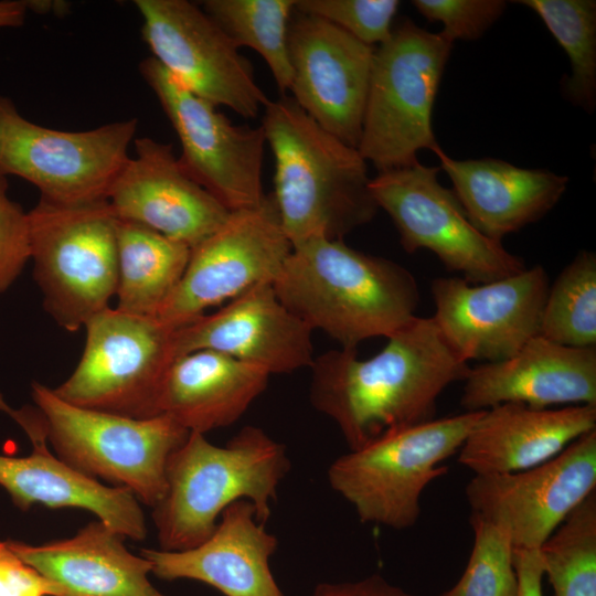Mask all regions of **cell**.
I'll use <instances>...</instances> for the list:
<instances>
[{
    "mask_svg": "<svg viewBox=\"0 0 596 596\" xmlns=\"http://www.w3.org/2000/svg\"><path fill=\"white\" fill-rule=\"evenodd\" d=\"M386 339L369 359L341 348L310 366L311 405L334 422L349 450L434 419L440 394L469 370L432 317L416 316Z\"/></svg>",
    "mask_w": 596,
    "mask_h": 596,
    "instance_id": "obj_1",
    "label": "cell"
},
{
    "mask_svg": "<svg viewBox=\"0 0 596 596\" xmlns=\"http://www.w3.org/2000/svg\"><path fill=\"white\" fill-rule=\"evenodd\" d=\"M281 304L342 349L389 338L416 317L419 290L402 265L348 246L311 238L296 246L273 283Z\"/></svg>",
    "mask_w": 596,
    "mask_h": 596,
    "instance_id": "obj_2",
    "label": "cell"
},
{
    "mask_svg": "<svg viewBox=\"0 0 596 596\" xmlns=\"http://www.w3.org/2000/svg\"><path fill=\"white\" fill-rule=\"evenodd\" d=\"M260 127L275 159L272 194L292 246L343 240L372 221L379 207L358 148L322 128L291 96L268 100Z\"/></svg>",
    "mask_w": 596,
    "mask_h": 596,
    "instance_id": "obj_3",
    "label": "cell"
},
{
    "mask_svg": "<svg viewBox=\"0 0 596 596\" xmlns=\"http://www.w3.org/2000/svg\"><path fill=\"white\" fill-rule=\"evenodd\" d=\"M290 469L286 447L256 426H245L224 446L191 432L167 464V489L152 508L159 549L182 551L205 541L222 512L249 501L266 523L278 487Z\"/></svg>",
    "mask_w": 596,
    "mask_h": 596,
    "instance_id": "obj_4",
    "label": "cell"
},
{
    "mask_svg": "<svg viewBox=\"0 0 596 596\" xmlns=\"http://www.w3.org/2000/svg\"><path fill=\"white\" fill-rule=\"evenodd\" d=\"M482 412L398 428L351 449L329 466V485L360 522L408 529L421 514L422 493L447 473L444 462L458 454Z\"/></svg>",
    "mask_w": 596,
    "mask_h": 596,
    "instance_id": "obj_5",
    "label": "cell"
},
{
    "mask_svg": "<svg viewBox=\"0 0 596 596\" xmlns=\"http://www.w3.org/2000/svg\"><path fill=\"white\" fill-rule=\"evenodd\" d=\"M31 396L58 458L151 508L162 499L169 457L190 432L166 415L139 419L75 406L39 382Z\"/></svg>",
    "mask_w": 596,
    "mask_h": 596,
    "instance_id": "obj_6",
    "label": "cell"
},
{
    "mask_svg": "<svg viewBox=\"0 0 596 596\" xmlns=\"http://www.w3.org/2000/svg\"><path fill=\"white\" fill-rule=\"evenodd\" d=\"M28 219L44 309L63 329L77 331L116 295L117 216L108 200L61 204L40 198Z\"/></svg>",
    "mask_w": 596,
    "mask_h": 596,
    "instance_id": "obj_7",
    "label": "cell"
},
{
    "mask_svg": "<svg viewBox=\"0 0 596 596\" xmlns=\"http://www.w3.org/2000/svg\"><path fill=\"white\" fill-rule=\"evenodd\" d=\"M451 49L406 18L374 50L358 150L377 172L412 166L419 150L439 147L432 116Z\"/></svg>",
    "mask_w": 596,
    "mask_h": 596,
    "instance_id": "obj_8",
    "label": "cell"
},
{
    "mask_svg": "<svg viewBox=\"0 0 596 596\" xmlns=\"http://www.w3.org/2000/svg\"><path fill=\"white\" fill-rule=\"evenodd\" d=\"M81 360L54 393L84 408L127 416H159L158 398L177 358L174 329L157 317L107 308L84 326Z\"/></svg>",
    "mask_w": 596,
    "mask_h": 596,
    "instance_id": "obj_9",
    "label": "cell"
},
{
    "mask_svg": "<svg viewBox=\"0 0 596 596\" xmlns=\"http://www.w3.org/2000/svg\"><path fill=\"white\" fill-rule=\"evenodd\" d=\"M137 127L130 118L84 131L53 129L30 121L0 95V174L24 179L55 203L107 200Z\"/></svg>",
    "mask_w": 596,
    "mask_h": 596,
    "instance_id": "obj_10",
    "label": "cell"
},
{
    "mask_svg": "<svg viewBox=\"0 0 596 596\" xmlns=\"http://www.w3.org/2000/svg\"><path fill=\"white\" fill-rule=\"evenodd\" d=\"M438 167L419 162L377 172L370 190L393 221L407 253L427 249L470 284L498 280L525 269L522 258L480 233L453 190L438 181Z\"/></svg>",
    "mask_w": 596,
    "mask_h": 596,
    "instance_id": "obj_11",
    "label": "cell"
},
{
    "mask_svg": "<svg viewBox=\"0 0 596 596\" xmlns=\"http://www.w3.org/2000/svg\"><path fill=\"white\" fill-rule=\"evenodd\" d=\"M139 72L177 132L178 159L187 174L231 212L259 205L265 198L263 128L233 125L152 56L139 64Z\"/></svg>",
    "mask_w": 596,
    "mask_h": 596,
    "instance_id": "obj_12",
    "label": "cell"
},
{
    "mask_svg": "<svg viewBox=\"0 0 596 596\" xmlns=\"http://www.w3.org/2000/svg\"><path fill=\"white\" fill-rule=\"evenodd\" d=\"M291 249L273 194L255 207L231 212L191 248L183 276L157 318L179 328L253 286L274 283Z\"/></svg>",
    "mask_w": 596,
    "mask_h": 596,
    "instance_id": "obj_13",
    "label": "cell"
},
{
    "mask_svg": "<svg viewBox=\"0 0 596 596\" xmlns=\"http://www.w3.org/2000/svg\"><path fill=\"white\" fill-rule=\"evenodd\" d=\"M141 34L166 71L215 106L255 118L268 98L251 62L222 29L187 0H135Z\"/></svg>",
    "mask_w": 596,
    "mask_h": 596,
    "instance_id": "obj_14",
    "label": "cell"
},
{
    "mask_svg": "<svg viewBox=\"0 0 596 596\" xmlns=\"http://www.w3.org/2000/svg\"><path fill=\"white\" fill-rule=\"evenodd\" d=\"M595 491L596 429L533 468L475 475L465 493L471 513L502 528L514 549L539 550Z\"/></svg>",
    "mask_w": 596,
    "mask_h": 596,
    "instance_id": "obj_15",
    "label": "cell"
},
{
    "mask_svg": "<svg viewBox=\"0 0 596 596\" xmlns=\"http://www.w3.org/2000/svg\"><path fill=\"white\" fill-rule=\"evenodd\" d=\"M549 288L541 265L485 284H470L462 277L435 278L432 318L464 361H502L540 336Z\"/></svg>",
    "mask_w": 596,
    "mask_h": 596,
    "instance_id": "obj_16",
    "label": "cell"
},
{
    "mask_svg": "<svg viewBox=\"0 0 596 596\" xmlns=\"http://www.w3.org/2000/svg\"><path fill=\"white\" fill-rule=\"evenodd\" d=\"M288 29L291 98L322 128L358 148L374 47L295 10Z\"/></svg>",
    "mask_w": 596,
    "mask_h": 596,
    "instance_id": "obj_17",
    "label": "cell"
},
{
    "mask_svg": "<svg viewBox=\"0 0 596 596\" xmlns=\"http://www.w3.org/2000/svg\"><path fill=\"white\" fill-rule=\"evenodd\" d=\"M134 143L136 157L126 161L107 195L118 219L190 248L225 222L231 211L187 174L170 143L149 137Z\"/></svg>",
    "mask_w": 596,
    "mask_h": 596,
    "instance_id": "obj_18",
    "label": "cell"
},
{
    "mask_svg": "<svg viewBox=\"0 0 596 596\" xmlns=\"http://www.w3.org/2000/svg\"><path fill=\"white\" fill-rule=\"evenodd\" d=\"M312 330L278 299L273 283L242 292L211 315L174 329L177 358L212 350L259 366L272 374L310 368Z\"/></svg>",
    "mask_w": 596,
    "mask_h": 596,
    "instance_id": "obj_19",
    "label": "cell"
},
{
    "mask_svg": "<svg viewBox=\"0 0 596 596\" xmlns=\"http://www.w3.org/2000/svg\"><path fill=\"white\" fill-rule=\"evenodd\" d=\"M11 417L33 445L29 456L0 455V487L19 509L26 511L35 504L79 508L94 513L125 539H146L148 530L143 511L129 490L102 485L53 455L36 407L14 409Z\"/></svg>",
    "mask_w": 596,
    "mask_h": 596,
    "instance_id": "obj_20",
    "label": "cell"
},
{
    "mask_svg": "<svg viewBox=\"0 0 596 596\" xmlns=\"http://www.w3.org/2000/svg\"><path fill=\"white\" fill-rule=\"evenodd\" d=\"M502 403L596 406V348L566 347L536 336L508 359L469 368L460 398L466 412Z\"/></svg>",
    "mask_w": 596,
    "mask_h": 596,
    "instance_id": "obj_21",
    "label": "cell"
},
{
    "mask_svg": "<svg viewBox=\"0 0 596 596\" xmlns=\"http://www.w3.org/2000/svg\"><path fill=\"white\" fill-rule=\"evenodd\" d=\"M278 539L265 529L254 505L238 500L221 514L213 533L182 551L142 549L160 579H193L224 596H285L270 570Z\"/></svg>",
    "mask_w": 596,
    "mask_h": 596,
    "instance_id": "obj_22",
    "label": "cell"
},
{
    "mask_svg": "<svg viewBox=\"0 0 596 596\" xmlns=\"http://www.w3.org/2000/svg\"><path fill=\"white\" fill-rule=\"evenodd\" d=\"M596 429V406L534 408L502 403L485 409L458 451L475 475H503L539 466Z\"/></svg>",
    "mask_w": 596,
    "mask_h": 596,
    "instance_id": "obj_23",
    "label": "cell"
},
{
    "mask_svg": "<svg viewBox=\"0 0 596 596\" xmlns=\"http://www.w3.org/2000/svg\"><path fill=\"white\" fill-rule=\"evenodd\" d=\"M97 520L67 539L41 545L8 541L53 587V596H166L149 581L151 563Z\"/></svg>",
    "mask_w": 596,
    "mask_h": 596,
    "instance_id": "obj_24",
    "label": "cell"
},
{
    "mask_svg": "<svg viewBox=\"0 0 596 596\" xmlns=\"http://www.w3.org/2000/svg\"><path fill=\"white\" fill-rule=\"evenodd\" d=\"M470 223L489 238H502L546 215L566 191L568 178L482 158L457 160L433 150Z\"/></svg>",
    "mask_w": 596,
    "mask_h": 596,
    "instance_id": "obj_25",
    "label": "cell"
},
{
    "mask_svg": "<svg viewBox=\"0 0 596 596\" xmlns=\"http://www.w3.org/2000/svg\"><path fill=\"white\" fill-rule=\"evenodd\" d=\"M264 369L212 350L174 359L162 382L158 414L204 434L237 422L266 390Z\"/></svg>",
    "mask_w": 596,
    "mask_h": 596,
    "instance_id": "obj_26",
    "label": "cell"
},
{
    "mask_svg": "<svg viewBox=\"0 0 596 596\" xmlns=\"http://www.w3.org/2000/svg\"><path fill=\"white\" fill-rule=\"evenodd\" d=\"M191 248L145 225L117 217V308L157 317L180 283Z\"/></svg>",
    "mask_w": 596,
    "mask_h": 596,
    "instance_id": "obj_27",
    "label": "cell"
},
{
    "mask_svg": "<svg viewBox=\"0 0 596 596\" xmlns=\"http://www.w3.org/2000/svg\"><path fill=\"white\" fill-rule=\"evenodd\" d=\"M202 8L238 49L251 47L265 60L286 95L291 84L288 29L295 0H206Z\"/></svg>",
    "mask_w": 596,
    "mask_h": 596,
    "instance_id": "obj_28",
    "label": "cell"
},
{
    "mask_svg": "<svg viewBox=\"0 0 596 596\" xmlns=\"http://www.w3.org/2000/svg\"><path fill=\"white\" fill-rule=\"evenodd\" d=\"M533 10L563 47L571 74L562 82L565 98L592 113L596 105V2L594 0H521Z\"/></svg>",
    "mask_w": 596,
    "mask_h": 596,
    "instance_id": "obj_29",
    "label": "cell"
},
{
    "mask_svg": "<svg viewBox=\"0 0 596 596\" xmlns=\"http://www.w3.org/2000/svg\"><path fill=\"white\" fill-rule=\"evenodd\" d=\"M540 336L566 347L595 348V253L579 252L550 285Z\"/></svg>",
    "mask_w": 596,
    "mask_h": 596,
    "instance_id": "obj_30",
    "label": "cell"
},
{
    "mask_svg": "<svg viewBox=\"0 0 596 596\" xmlns=\"http://www.w3.org/2000/svg\"><path fill=\"white\" fill-rule=\"evenodd\" d=\"M554 596H596V491L539 549Z\"/></svg>",
    "mask_w": 596,
    "mask_h": 596,
    "instance_id": "obj_31",
    "label": "cell"
},
{
    "mask_svg": "<svg viewBox=\"0 0 596 596\" xmlns=\"http://www.w3.org/2000/svg\"><path fill=\"white\" fill-rule=\"evenodd\" d=\"M473 544L458 582L440 596H518L514 546L497 524L470 514Z\"/></svg>",
    "mask_w": 596,
    "mask_h": 596,
    "instance_id": "obj_32",
    "label": "cell"
},
{
    "mask_svg": "<svg viewBox=\"0 0 596 596\" xmlns=\"http://www.w3.org/2000/svg\"><path fill=\"white\" fill-rule=\"evenodd\" d=\"M400 4L397 0H295V10L323 19L373 46L390 38Z\"/></svg>",
    "mask_w": 596,
    "mask_h": 596,
    "instance_id": "obj_33",
    "label": "cell"
},
{
    "mask_svg": "<svg viewBox=\"0 0 596 596\" xmlns=\"http://www.w3.org/2000/svg\"><path fill=\"white\" fill-rule=\"evenodd\" d=\"M428 21L440 22V35L450 43L479 39L504 12L502 0H414Z\"/></svg>",
    "mask_w": 596,
    "mask_h": 596,
    "instance_id": "obj_34",
    "label": "cell"
},
{
    "mask_svg": "<svg viewBox=\"0 0 596 596\" xmlns=\"http://www.w3.org/2000/svg\"><path fill=\"white\" fill-rule=\"evenodd\" d=\"M8 190V179L0 174V294L10 288L30 260L28 212Z\"/></svg>",
    "mask_w": 596,
    "mask_h": 596,
    "instance_id": "obj_35",
    "label": "cell"
},
{
    "mask_svg": "<svg viewBox=\"0 0 596 596\" xmlns=\"http://www.w3.org/2000/svg\"><path fill=\"white\" fill-rule=\"evenodd\" d=\"M0 596H53L52 585L0 541Z\"/></svg>",
    "mask_w": 596,
    "mask_h": 596,
    "instance_id": "obj_36",
    "label": "cell"
},
{
    "mask_svg": "<svg viewBox=\"0 0 596 596\" xmlns=\"http://www.w3.org/2000/svg\"><path fill=\"white\" fill-rule=\"evenodd\" d=\"M310 596H419L391 584L379 574L350 582H321Z\"/></svg>",
    "mask_w": 596,
    "mask_h": 596,
    "instance_id": "obj_37",
    "label": "cell"
},
{
    "mask_svg": "<svg viewBox=\"0 0 596 596\" xmlns=\"http://www.w3.org/2000/svg\"><path fill=\"white\" fill-rule=\"evenodd\" d=\"M518 596H543V565L539 550L514 549Z\"/></svg>",
    "mask_w": 596,
    "mask_h": 596,
    "instance_id": "obj_38",
    "label": "cell"
},
{
    "mask_svg": "<svg viewBox=\"0 0 596 596\" xmlns=\"http://www.w3.org/2000/svg\"><path fill=\"white\" fill-rule=\"evenodd\" d=\"M28 13L23 0H0V28H17L24 23Z\"/></svg>",
    "mask_w": 596,
    "mask_h": 596,
    "instance_id": "obj_39",
    "label": "cell"
},
{
    "mask_svg": "<svg viewBox=\"0 0 596 596\" xmlns=\"http://www.w3.org/2000/svg\"><path fill=\"white\" fill-rule=\"evenodd\" d=\"M28 11L32 10L35 13H64L66 12V2L60 1H25Z\"/></svg>",
    "mask_w": 596,
    "mask_h": 596,
    "instance_id": "obj_40",
    "label": "cell"
},
{
    "mask_svg": "<svg viewBox=\"0 0 596 596\" xmlns=\"http://www.w3.org/2000/svg\"><path fill=\"white\" fill-rule=\"evenodd\" d=\"M0 412H3L11 416L13 408L8 404V402L4 398V395L0 391Z\"/></svg>",
    "mask_w": 596,
    "mask_h": 596,
    "instance_id": "obj_41",
    "label": "cell"
}]
</instances>
